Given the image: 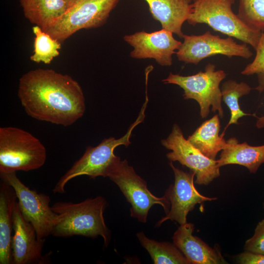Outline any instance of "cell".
<instances>
[{
  "mask_svg": "<svg viewBox=\"0 0 264 264\" xmlns=\"http://www.w3.org/2000/svg\"><path fill=\"white\" fill-rule=\"evenodd\" d=\"M46 158L45 147L30 132L14 127L0 128V173L38 169Z\"/></svg>",
  "mask_w": 264,
  "mask_h": 264,
  "instance_id": "5",
  "label": "cell"
},
{
  "mask_svg": "<svg viewBox=\"0 0 264 264\" xmlns=\"http://www.w3.org/2000/svg\"><path fill=\"white\" fill-rule=\"evenodd\" d=\"M13 231L12 238L13 264H32L45 262L42 255L44 242L39 240L33 225L23 217L18 201L13 211Z\"/></svg>",
  "mask_w": 264,
  "mask_h": 264,
  "instance_id": "14",
  "label": "cell"
},
{
  "mask_svg": "<svg viewBox=\"0 0 264 264\" xmlns=\"http://www.w3.org/2000/svg\"><path fill=\"white\" fill-rule=\"evenodd\" d=\"M256 55L253 61L248 64L241 74L244 75H251L264 72V31L255 49Z\"/></svg>",
  "mask_w": 264,
  "mask_h": 264,
  "instance_id": "25",
  "label": "cell"
},
{
  "mask_svg": "<svg viewBox=\"0 0 264 264\" xmlns=\"http://www.w3.org/2000/svg\"><path fill=\"white\" fill-rule=\"evenodd\" d=\"M220 89L222 100L227 106L231 112L230 120L223 132H225L230 125L239 124L238 120L244 116H254L257 118L255 114L245 113L239 105V98L248 94L252 89L247 83L243 82L237 83L235 80H228L222 83Z\"/></svg>",
  "mask_w": 264,
  "mask_h": 264,
  "instance_id": "22",
  "label": "cell"
},
{
  "mask_svg": "<svg viewBox=\"0 0 264 264\" xmlns=\"http://www.w3.org/2000/svg\"><path fill=\"white\" fill-rule=\"evenodd\" d=\"M108 177L119 188L131 204V216L139 221L146 223L150 209L154 204L161 205L165 213L170 203L165 194L162 197L153 195L148 189L147 182L138 176L126 160L119 158L111 167Z\"/></svg>",
  "mask_w": 264,
  "mask_h": 264,
  "instance_id": "7",
  "label": "cell"
},
{
  "mask_svg": "<svg viewBox=\"0 0 264 264\" xmlns=\"http://www.w3.org/2000/svg\"><path fill=\"white\" fill-rule=\"evenodd\" d=\"M106 205L107 201L102 196L79 203L56 202L51 208L58 214V221L51 235L60 237L80 235L92 238L100 236L104 246L108 247L111 235L103 215Z\"/></svg>",
  "mask_w": 264,
  "mask_h": 264,
  "instance_id": "2",
  "label": "cell"
},
{
  "mask_svg": "<svg viewBox=\"0 0 264 264\" xmlns=\"http://www.w3.org/2000/svg\"><path fill=\"white\" fill-rule=\"evenodd\" d=\"M218 114L203 122L187 140L208 158L216 160L218 153L224 149L226 141L223 132L220 135V120Z\"/></svg>",
  "mask_w": 264,
  "mask_h": 264,
  "instance_id": "20",
  "label": "cell"
},
{
  "mask_svg": "<svg viewBox=\"0 0 264 264\" xmlns=\"http://www.w3.org/2000/svg\"><path fill=\"white\" fill-rule=\"evenodd\" d=\"M125 42L133 47L130 55L135 59H154L162 66H171L172 56L182 42L176 40L173 33L165 29L148 33L141 31L124 36Z\"/></svg>",
  "mask_w": 264,
  "mask_h": 264,
  "instance_id": "13",
  "label": "cell"
},
{
  "mask_svg": "<svg viewBox=\"0 0 264 264\" xmlns=\"http://www.w3.org/2000/svg\"><path fill=\"white\" fill-rule=\"evenodd\" d=\"M237 15L248 26L264 31V0H239Z\"/></svg>",
  "mask_w": 264,
  "mask_h": 264,
  "instance_id": "24",
  "label": "cell"
},
{
  "mask_svg": "<svg viewBox=\"0 0 264 264\" xmlns=\"http://www.w3.org/2000/svg\"><path fill=\"white\" fill-rule=\"evenodd\" d=\"M18 96L30 117L65 127L76 122L86 110L79 84L51 69L37 68L24 74L19 80Z\"/></svg>",
  "mask_w": 264,
  "mask_h": 264,
  "instance_id": "1",
  "label": "cell"
},
{
  "mask_svg": "<svg viewBox=\"0 0 264 264\" xmlns=\"http://www.w3.org/2000/svg\"><path fill=\"white\" fill-rule=\"evenodd\" d=\"M153 18L162 28L182 38V26L191 12L192 0H145Z\"/></svg>",
  "mask_w": 264,
  "mask_h": 264,
  "instance_id": "16",
  "label": "cell"
},
{
  "mask_svg": "<svg viewBox=\"0 0 264 264\" xmlns=\"http://www.w3.org/2000/svg\"><path fill=\"white\" fill-rule=\"evenodd\" d=\"M35 35L34 51L30 59L35 63L49 64L59 55L61 42L53 38L37 25L32 27Z\"/></svg>",
  "mask_w": 264,
  "mask_h": 264,
  "instance_id": "23",
  "label": "cell"
},
{
  "mask_svg": "<svg viewBox=\"0 0 264 264\" xmlns=\"http://www.w3.org/2000/svg\"><path fill=\"white\" fill-rule=\"evenodd\" d=\"M182 38L183 42L176 54L179 61L186 64L197 65L202 60L216 55L244 59L253 56L247 44H238L231 37L222 38L209 31L198 35L184 34Z\"/></svg>",
  "mask_w": 264,
  "mask_h": 264,
  "instance_id": "10",
  "label": "cell"
},
{
  "mask_svg": "<svg viewBox=\"0 0 264 264\" xmlns=\"http://www.w3.org/2000/svg\"><path fill=\"white\" fill-rule=\"evenodd\" d=\"M25 17L46 32L69 7L66 0H20Z\"/></svg>",
  "mask_w": 264,
  "mask_h": 264,
  "instance_id": "19",
  "label": "cell"
},
{
  "mask_svg": "<svg viewBox=\"0 0 264 264\" xmlns=\"http://www.w3.org/2000/svg\"><path fill=\"white\" fill-rule=\"evenodd\" d=\"M154 264H190L183 254L173 243L160 242L147 237L142 231L136 234Z\"/></svg>",
  "mask_w": 264,
  "mask_h": 264,
  "instance_id": "21",
  "label": "cell"
},
{
  "mask_svg": "<svg viewBox=\"0 0 264 264\" xmlns=\"http://www.w3.org/2000/svg\"><path fill=\"white\" fill-rule=\"evenodd\" d=\"M175 175V182L165 192L170 203V210L156 223V226L167 220H175L180 225L187 222V216L198 204L206 201L215 200L200 194L194 184L195 174L193 172H184L176 168L172 161L169 163Z\"/></svg>",
  "mask_w": 264,
  "mask_h": 264,
  "instance_id": "12",
  "label": "cell"
},
{
  "mask_svg": "<svg viewBox=\"0 0 264 264\" xmlns=\"http://www.w3.org/2000/svg\"><path fill=\"white\" fill-rule=\"evenodd\" d=\"M194 224L180 225L175 232L173 243L192 264H228L220 252L193 235Z\"/></svg>",
  "mask_w": 264,
  "mask_h": 264,
  "instance_id": "15",
  "label": "cell"
},
{
  "mask_svg": "<svg viewBox=\"0 0 264 264\" xmlns=\"http://www.w3.org/2000/svg\"><path fill=\"white\" fill-rule=\"evenodd\" d=\"M161 144L172 151L166 154L170 161H178L195 174L197 184L208 185L220 176V167L217 161L205 156L186 139L176 124L174 125L168 137L161 140Z\"/></svg>",
  "mask_w": 264,
  "mask_h": 264,
  "instance_id": "11",
  "label": "cell"
},
{
  "mask_svg": "<svg viewBox=\"0 0 264 264\" xmlns=\"http://www.w3.org/2000/svg\"><path fill=\"white\" fill-rule=\"evenodd\" d=\"M218 165L237 164L247 168L251 173H256L264 163V145L252 146L246 142L239 143L235 137L226 141V145L221 151Z\"/></svg>",
  "mask_w": 264,
  "mask_h": 264,
  "instance_id": "18",
  "label": "cell"
},
{
  "mask_svg": "<svg viewBox=\"0 0 264 264\" xmlns=\"http://www.w3.org/2000/svg\"><path fill=\"white\" fill-rule=\"evenodd\" d=\"M119 0H76L46 32L62 43L81 29L100 27Z\"/></svg>",
  "mask_w": 264,
  "mask_h": 264,
  "instance_id": "8",
  "label": "cell"
},
{
  "mask_svg": "<svg viewBox=\"0 0 264 264\" xmlns=\"http://www.w3.org/2000/svg\"><path fill=\"white\" fill-rule=\"evenodd\" d=\"M17 196L13 187L2 181L0 187V264H13L12 231Z\"/></svg>",
  "mask_w": 264,
  "mask_h": 264,
  "instance_id": "17",
  "label": "cell"
},
{
  "mask_svg": "<svg viewBox=\"0 0 264 264\" xmlns=\"http://www.w3.org/2000/svg\"><path fill=\"white\" fill-rule=\"evenodd\" d=\"M236 260L241 264H264V254L245 251L238 255Z\"/></svg>",
  "mask_w": 264,
  "mask_h": 264,
  "instance_id": "27",
  "label": "cell"
},
{
  "mask_svg": "<svg viewBox=\"0 0 264 264\" xmlns=\"http://www.w3.org/2000/svg\"><path fill=\"white\" fill-rule=\"evenodd\" d=\"M148 102V99H146L135 121L124 136L118 139L110 137L103 140L96 147H88L81 158L59 180L53 189V192L64 193L67 182L78 176L87 175L91 178L99 176H108L112 166L120 158L114 154V149L119 145L127 147L131 143L130 138L132 131L143 121Z\"/></svg>",
  "mask_w": 264,
  "mask_h": 264,
  "instance_id": "4",
  "label": "cell"
},
{
  "mask_svg": "<svg viewBox=\"0 0 264 264\" xmlns=\"http://www.w3.org/2000/svg\"><path fill=\"white\" fill-rule=\"evenodd\" d=\"M244 248L245 251L264 254V219L258 223L253 236L246 241Z\"/></svg>",
  "mask_w": 264,
  "mask_h": 264,
  "instance_id": "26",
  "label": "cell"
},
{
  "mask_svg": "<svg viewBox=\"0 0 264 264\" xmlns=\"http://www.w3.org/2000/svg\"></svg>",
  "mask_w": 264,
  "mask_h": 264,
  "instance_id": "30",
  "label": "cell"
},
{
  "mask_svg": "<svg viewBox=\"0 0 264 264\" xmlns=\"http://www.w3.org/2000/svg\"><path fill=\"white\" fill-rule=\"evenodd\" d=\"M0 175L1 180L14 189L20 211L35 228L38 239L45 240L52 234L58 221V214L50 206V197L31 190L19 179L16 172L0 173Z\"/></svg>",
  "mask_w": 264,
  "mask_h": 264,
  "instance_id": "9",
  "label": "cell"
},
{
  "mask_svg": "<svg viewBox=\"0 0 264 264\" xmlns=\"http://www.w3.org/2000/svg\"><path fill=\"white\" fill-rule=\"evenodd\" d=\"M258 76V86L253 89L258 90L259 93H261L264 90V72H261L257 74ZM256 122V127L258 129L264 128V115L261 117H257Z\"/></svg>",
  "mask_w": 264,
  "mask_h": 264,
  "instance_id": "28",
  "label": "cell"
},
{
  "mask_svg": "<svg viewBox=\"0 0 264 264\" xmlns=\"http://www.w3.org/2000/svg\"><path fill=\"white\" fill-rule=\"evenodd\" d=\"M226 75L224 70H216L215 64L209 63L203 71L190 76L170 73L162 82L164 84L176 85L182 88L185 99L195 100L199 105L200 115L202 118L208 115L211 106L212 111H218L219 117L222 118L223 110L220 85Z\"/></svg>",
  "mask_w": 264,
  "mask_h": 264,
  "instance_id": "6",
  "label": "cell"
},
{
  "mask_svg": "<svg viewBox=\"0 0 264 264\" xmlns=\"http://www.w3.org/2000/svg\"><path fill=\"white\" fill-rule=\"evenodd\" d=\"M67 2L68 3L69 7L72 5V4L76 0H66Z\"/></svg>",
  "mask_w": 264,
  "mask_h": 264,
  "instance_id": "29",
  "label": "cell"
},
{
  "mask_svg": "<svg viewBox=\"0 0 264 264\" xmlns=\"http://www.w3.org/2000/svg\"><path fill=\"white\" fill-rule=\"evenodd\" d=\"M235 0H193L188 19L191 25L206 24L214 30L256 48L262 32L246 24L232 10Z\"/></svg>",
  "mask_w": 264,
  "mask_h": 264,
  "instance_id": "3",
  "label": "cell"
}]
</instances>
